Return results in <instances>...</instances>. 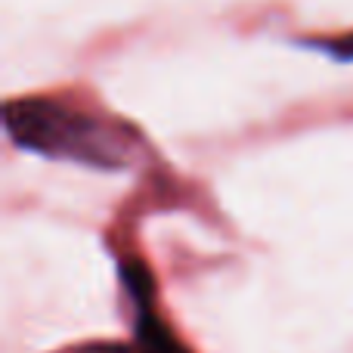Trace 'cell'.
I'll return each mask as SVG.
<instances>
[{"mask_svg": "<svg viewBox=\"0 0 353 353\" xmlns=\"http://www.w3.org/2000/svg\"><path fill=\"white\" fill-rule=\"evenodd\" d=\"M3 128L19 149L53 161L121 171L137 152V137L121 124L68 109L53 99H16L3 109Z\"/></svg>", "mask_w": 353, "mask_h": 353, "instance_id": "6da1fadb", "label": "cell"}, {"mask_svg": "<svg viewBox=\"0 0 353 353\" xmlns=\"http://www.w3.org/2000/svg\"><path fill=\"white\" fill-rule=\"evenodd\" d=\"M310 47H319L338 62H353V34L350 37H335V41H313Z\"/></svg>", "mask_w": 353, "mask_h": 353, "instance_id": "7a4b0ae2", "label": "cell"}, {"mask_svg": "<svg viewBox=\"0 0 353 353\" xmlns=\"http://www.w3.org/2000/svg\"><path fill=\"white\" fill-rule=\"evenodd\" d=\"M72 353H143L140 347H124V344H87Z\"/></svg>", "mask_w": 353, "mask_h": 353, "instance_id": "3957f363", "label": "cell"}]
</instances>
